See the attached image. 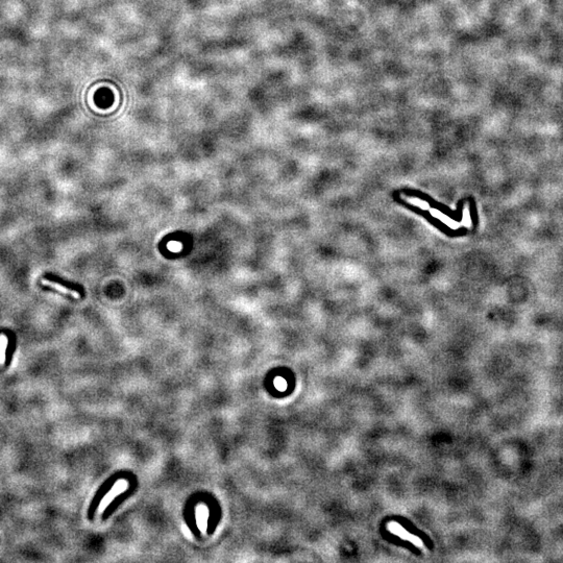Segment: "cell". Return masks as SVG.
<instances>
[{
  "instance_id": "obj_1",
  "label": "cell",
  "mask_w": 563,
  "mask_h": 563,
  "mask_svg": "<svg viewBox=\"0 0 563 563\" xmlns=\"http://www.w3.org/2000/svg\"><path fill=\"white\" fill-rule=\"evenodd\" d=\"M388 528H389V530H390L392 533L399 535V536H400L401 538L410 540L411 543H413L415 546H417V547H419V548L422 547V543H421L417 537H415V536H413V535H411L410 533H408V532H407L404 528H402L400 525H398V524H396V523H391V524L388 525Z\"/></svg>"
},
{
  "instance_id": "obj_4",
  "label": "cell",
  "mask_w": 563,
  "mask_h": 563,
  "mask_svg": "<svg viewBox=\"0 0 563 563\" xmlns=\"http://www.w3.org/2000/svg\"><path fill=\"white\" fill-rule=\"evenodd\" d=\"M8 337L5 334L0 335V365H4L6 361V351L8 348Z\"/></svg>"
},
{
  "instance_id": "obj_6",
  "label": "cell",
  "mask_w": 563,
  "mask_h": 563,
  "mask_svg": "<svg viewBox=\"0 0 563 563\" xmlns=\"http://www.w3.org/2000/svg\"><path fill=\"white\" fill-rule=\"evenodd\" d=\"M461 224L464 225L465 228H470L471 227V219H470V214H469L468 207H465V209L463 211V218H462Z\"/></svg>"
},
{
  "instance_id": "obj_2",
  "label": "cell",
  "mask_w": 563,
  "mask_h": 563,
  "mask_svg": "<svg viewBox=\"0 0 563 563\" xmlns=\"http://www.w3.org/2000/svg\"><path fill=\"white\" fill-rule=\"evenodd\" d=\"M41 282H42V284L45 285V286H48V287H50V288H53V289L58 290V291H60V292H62V293H65V294H70V295L73 296L74 298H79V293H78V292H76V291H74V290H71V289H69V288H67V287H65V286H63V285H61V284L54 283V282L48 280V279H46V278H43Z\"/></svg>"
},
{
  "instance_id": "obj_5",
  "label": "cell",
  "mask_w": 563,
  "mask_h": 563,
  "mask_svg": "<svg viewBox=\"0 0 563 563\" xmlns=\"http://www.w3.org/2000/svg\"><path fill=\"white\" fill-rule=\"evenodd\" d=\"M404 199L408 203H410L411 205L416 206L421 210H428L429 209V204L427 202H424V201H421L419 199H415V197H404Z\"/></svg>"
},
{
  "instance_id": "obj_3",
  "label": "cell",
  "mask_w": 563,
  "mask_h": 563,
  "mask_svg": "<svg viewBox=\"0 0 563 563\" xmlns=\"http://www.w3.org/2000/svg\"><path fill=\"white\" fill-rule=\"evenodd\" d=\"M431 214H432V216L438 218V219L441 220L445 225H447L448 228L453 229V230H457V229L460 227V225H461V223H459V222H457V221H455V220H453V219L448 218L446 215L442 214L440 211H438V210H436V209L431 210Z\"/></svg>"
}]
</instances>
